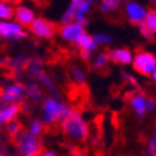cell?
<instances>
[{
  "label": "cell",
  "mask_w": 156,
  "mask_h": 156,
  "mask_svg": "<svg viewBox=\"0 0 156 156\" xmlns=\"http://www.w3.org/2000/svg\"><path fill=\"white\" fill-rule=\"evenodd\" d=\"M74 111L69 105L61 103L58 99L48 98L46 102H43L42 112H41V121L46 126H52V124L61 123L66 117L71 114Z\"/></svg>",
  "instance_id": "1"
},
{
  "label": "cell",
  "mask_w": 156,
  "mask_h": 156,
  "mask_svg": "<svg viewBox=\"0 0 156 156\" xmlns=\"http://www.w3.org/2000/svg\"><path fill=\"white\" fill-rule=\"evenodd\" d=\"M64 133L74 141H84L89 135L88 124L83 119L80 112L73 111L71 114L61 122Z\"/></svg>",
  "instance_id": "2"
},
{
  "label": "cell",
  "mask_w": 156,
  "mask_h": 156,
  "mask_svg": "<svg viewBox=\"0 0 156 156\" xmlns=\"http://www.w3.org/2000/svg\"><path fill=\"white\" fill-rule=\"evenodd\" d=\"M14 145L17 156H40L42 154V145L40 140L27 131H22L14 138Z\"/></svg>",
  "instance_id": "3"
},
{
  "label": "cell",
  "mask_w": 156,
  "mask_h": 156,
  "mask_svg": "<svg viewBox=\"0 0 156 156\" xmlns=\"http://www.w3.org/2000/svg\"><path fill=\"white\" fill-rule=\"evenodd\" d=\"M133 69L140 74L150 76L156 70V57L150 52H138L133 60Z\"/></svg>",
  "instance_id": "4"
},
{
  "label": "cell",
  "mask_w": 156,
  "mask_h": 156,
  "mask_svg": "<svg viewBox=\"0 0 156 156\" xmlns=\"http://www.w3.org/2000/svg\"><path fill=\"white\" fill-rule=\"evenodd\" d=\"M24 91L26 85L17 83L9 85L2 91V102L4 104H23L24 102Z\"/></svg>",
  "instance_id": "5"
},
{
  "label": "cell",
  "mask_w": 156,
  "mask_h": 156,
  "mask_svg": "<svg viewBox=\"0 0 156 156\" xmlns=\"http://www.w3.org/2000/svg\"><path fill=\"white\" fill-rule=\"evenodd\" d=\"M56 28L57 26L52 22H48L43 18H38L34 19V22L32 23L30 26V30L38 37H42V38H51L55 32H56Z\"/></svg>",
  "instance_id": "6"
},
{
  "label": "cell",
  "mask_w": 156,
  "mask_h": 156,
  "mask_svg": "<svg viewBox=\"0 0 156 156\" xmlns=\"http://www.w3.org/2000/svg\"><path fill=\"white\" fill-rule=\"evenodd\" d=\"M0 33L2 37L5 38H14V40H20V38H26L27 33L23 32V29L18 24H13V23H2L0 24Z\"/></svg>",
  "instance_id": "7"
},
{
  "label": "cell",
  "mask_w": 156,
  "mask_h": 156,
  "mask_svg": "<svg viewBox=\"0 0 156 156\" xmlns=\"http://www.w3.org/2000/svg\"><path fill=\"white\" fill-rule=\"evenodd\" d=\"M58 30H60L61 36L64 37L66 41H69V42L77 41L81 37V34L84 33L83 32V26H80L79 23H76V24H67V26H64V27H60Z\"/></svg>",
  "instance_id": "8"
},
{
  "label": "cell",
  "mask_w": 156,
  "mask_h": 156,
  "mask_svg": "<svg viewBox=\"0 0 156 156\" xmlns=\"http://www.w3.org/2000/svg\"><path fill=\"white\" fill-rule=\"evenodd\" d=\"M126 12L129 15L131 24H133V26H136V24L140 26L146 17L144 8L141 5L136 4V3H128L127 6H126Z\"/></svg>",
  "instance_id": "9"
},
{
  "label": "cell",
  "mask_w": 156,
  "mask_h": 156,
  "mask_svg": "<svg viewBox=\"0 0 156 156\" xmlns=\"http://www.w3.org/2000/svg\"><path fill=\"white\" fill-rule=\"evenodd\" d=\"M22 109V104H8L0 111V123H9L14 121V118L18 115Z\"/></svg>",
  "instance_id": "10"
},
{
  "label": "cell",
  "mask_w": 156,
  "mask_h": 156,
  "mask_svg": "<svg viewBox=\"0 0 156 156\" xmlns=\"http://www.w3.org/2000/svg\"><path fill=\"white\" fill-rule=\"evenodd\" d=\"M15 18H17V20L20 24L26 26V27H30L32 23L34 22V14L30 9H28V8L19 6L15 9Z\"/></svg>",
  "instance_id": "11"
},
{
  "label": "cell",
  "mask_w": 156,
  "mask_h": 156,
  "mask_svg": "<svg viewBox=\"0 0 156 156\" xmlns=\"http://www.w3.org/2000/svg\"><path fill=\"white\" fill-rule=\"evenodd\" d=\"M108 58L115 62V64H129L132 61V55L128 50H113L109 51Z\"/></svg>",
  "instance_id": "12"
},
{
  "label": "cell",
  "mask_w": 156,
  "mask_h": 156,
  "mask_svg": "<svg viewBox=\"0 0 156 156\" xmlns=\"http://www.w3.org/2000/svg\"><path fill=\"white\" fill-rule=\"evenodd\" d=\"M129 102H131L132 108H133V111L136 112V114L138 117H142L146 113V111H147L146 98L142 94H131Z\"/></svg>",
  "instance_id": "13"
},
{
  "label": "cell",
  "mask_w": 156,
  "mask_h": 156,
  "mask_svg": "<svg viewBox=\"0 0 156 156\" xmlns=\"http://www.w3.org/2000/svg\"><path fill=\"white\" fill-rule=\"evenodd\" d=\"M26 93L34 103L41 102V100L43 99V90L34 83L26 84Z\"/></svg>",
  "instance_id": "14"
},
{
  "label": "cell",
  "mask_w": 156,
  "mask_h": 156,
  "mask_svg": "<svg viewBox=\"0 0 156 156\" xmlns=\"http://www.w3.org/2000/svg\"><path fill=\"white\" fill-rule=\"evenodd\" d=\"M76 42H77V46H79L80 48H88V50L91 51V50H94L97 47V42L94 40V37H91L87 33H83L81 37Z\"/></svg>",
  "instance_id": "15"
},
{
  "label": "cell",
  "mask_w": 156,
  "mask_h": 156,
  "mask_svg": "<svg viewBox=\"0 0 156 156\" xmlns=\"http://www.w3.org/2000/svg\"><path fill=\"white\" fill-rule=\"evenodd\" d=\"M81 3L80 2H73V4L69 6L67 12L65 13V15L62 17V24H69L71 20H74V18H76V13H77V9H79V5Z\"/></svg>",
  "instance_id": "16"
},
{
  "label": "cell",
  "mask_w": 156,
  "mask_h": 156,
  "mask_svg": "<svg viewBox=\"0 0 156 156\" xmlns=\"http://www.w3.org/2000/svg\"><path fill=\"white\" fill-rule=\"evenodd\" d=\"M22 132V124L18 121H12L9 123H6V133L10 137L15 138Z\"/></svg>",
  "instance_id": "17"
},
{
  "label": "cell",
  "mask_w": 156,
  "mask_h": 156,
  "mask_svg": "<svg viewBox=\"0 0 156 156\" xmlns=\"http://www.w3.org/2000/svg\"><path fill=\"white\" fill-rule=\"evenodd\" d=\"M122 0H103L102 2V12L103 13H111L115 10L121 5Z\"/></svg>",
  "instance_id": "18"
},
{
  "label": "cell",
  "mask_w": 156,
  "mask_h": 156,
  "mask_svg": "<svg viewBox=\"0 0 156 156\" xmlns=\"http://www.w3.org/2000/svg\"><path fill=\"white\" fill-rule=\"evenodd\" d=\"M146 23L149 26L152 32H156V9H150L146 15Z\"/></svg>",
  "instance_id": "19"
},
{
  "label": "cell",
  "mask_w": 156,
  "mask_h": 156,
  "mask_svg": "<svg viewBox=\"0 0 156 156\" xmlns=\"http://www.w3.org/2000/svg\"><path fill=\"white\" fill-rule=\"evenodd\" d=\"M43 131V122L42 121H33L30 123V127H29V132L34 136H40Z\"/></svg>",
  "instance_id": "20"
},
{
  "label": "cell",
  "mask_w": 156,
  "mask_h": 156,
  "mask_svg": "<svg viewBox=\"0 0 156 156\" xmlns=\"http://www.w3.org/2000/svg\"><path fill=\"white\" fill-rule=\"evenodd\" d=\"M140 32H141V34L146 38V40H152V38H154L152 29L149 26H147L146 22H142L141 24H140Z\"/></svg>",
  "instance_id": "21"
},
{
  "label": "cell",
  "mask_w": 156,
  "mask_h": 156,
  "mask_svg": "<svg viewBox=\"0 0 156 156\" xmlns=\"http://www.w3.org/2000/svg\"><path fill=\"white\" fill-rule=\"evenodd\" d=\"M71 74H73V77H74V80L76 83H79V84H84L85 83V75L77 66H74L71 69Z\"/></svg>",
  "instance_id": "22"
},
{
  "label": "cell",
  "mask_w": 156,
  "mask_h": 156,
  "mask_svg": "<svg viewBox=\"0 0 156 156\" xmlns=\"http://www.w3.org/2000/svg\"><path fill=\"white\" fill-rule=\"evenodd\" d=\"M0 17H2L3 19H10L13 18V9L10 6L5 5L4 3L0 5Z\"/></svg>",
  "instance_id": "23"
},
{
  "label": "cell",
  "mask_w": 156,
  "mask_h": 156,
  "mask_svg": "<svg viewBox=\"0 0 156 156\" xmlns=\"http://www.w3.org/2000/svg\"><path fill=\"white\" fill-rule=\"evenodd\" d=\"M146 155L147 156H156V136H154L149 141V146H147Z\"/></svg>",
  "instance_id": "24"
},
{
  "label": "cell",
  "mask_w": 156,
  "mask_h": 156,
  "mask_svg": "<svg viewBox=\"0 0 156 156\" xmlns=\"http://www.w3.org/2000/svg\"><path fill=\"white\" fill-rule=\"evenodd\" d=\"M91 3H93V0H85V2H83V3L79 5V9H77V13H76V14L84 15V14L87 13V12H89Z\"/></svg>",
  "instance_id": "25"
},
{
  "label": "cell",
  "mask_w": 156,
  "mask_h": 156,
  "mask_svg": "<svg viewBox=\"0 0 156 156\" xmlns=\"http://www.w3.org/2000/svg\"><path fill=\"white\" fill-rule=\"evenodd\" d=\"M107 60H108V55H99L95 60V67L97 69H104V66L107 65Z\"/></svg>",
  "instance_id": "26"
},
{
  "label": "cell",
  "mask_w": 156,
  "mask_h": 156,
  "mask_svg": "<svg viewBox=\"0 0 156 156\" xmlns=\"http://www.w3.org/2000/svg\"><path fill=\"white\" fill-rule=\"evenodd\" d=\"M95 42H100V43H107L112 41V37L109 34H95L94 36Z\"/></svg>",
  "instance_id": "27"
},
{
  "label": "cell",
  "mask_w": 156,
  "mask_h": 156,
  "mask_svg": "<svg viewBox=\"0 0 156 156\" xmlns=\"http://www.w3.org/2000/svg\"><path fill=\"white\" fill-rule=\"evenodd\" d=\"M80 56H81L83 60L88 61L89 57H90V50H88V48H80Z\"/></svg>",
  "instance_id": "28"
},
{
  "label": "cell",
  "mask_w": 156,
  "mask_h": 156,
  "mask_svg": "<svg viewBox=\"0 0 156 156\" xmlns=\"http://www.w3.org/2000/svg\"><path fill=\"white\" fill-rule=\"evenodd\" d=\"M123 75V77H124V79H126V80H128V83H131V84H133V85H136V87H138V84H137V80L135 79V77L133 76H131L129 74H122Z\"/></svg>",
  "instance_id": "29"
},
{
  "label": "cell",
  "mask_w": 156,
  "mask_h": 156,
  "mask_svg": "<svg viewBox=\"0 0 156 156\" xmlns=\"http://www.w3.org/2000/svg\"><path fill=\"white\" fill-rule=\"evenodd\" d=\"M146 107H147V111H149V112H152L154 109H155V103H154V100L150 99V98H146Z\"/></svg>",
  "instance_id": "30"
},
{
  "label": "cell",
  "mask_w": 156,
  "mask_h": 156,
  "mask_svg": "<svg viewBox=\"0 0 156 156\" xmlns=\"http://www.w3.org/2000/svg\"><path fill=\"white\" fill-rule=\"evenodd\" d=\"M32 2L36 3L38 6L43 8V6H47V5H48V2H50V0H32Z\"/></svg>",
  "instance_id": "31"
},
{
  "label": "cell",
  "mask_w": 156,
  "mask_h": 156,
  "mask_svg": "<svg viewBox=\"0 0 156 156\" xmlns=\"http://www.w3.org/2000/svg\"><path fill=\"white\" fill-rule=\"evenodd\" d=\"M2 2L5 4V3H9V4H19L20 2H23V0H2Z\"/></svg>",
  "instance_id": "32"
},
{
  "label": "cell",
  "mask_w": 156,
  "mask_h": 156,
  "mask_svg": "<svg viewBox=\"0 0 156 156\" xmlns=\"http://www.w3.org/2000/svg\"><path fill=\"white\" fill-rule=\"evenodd\" d=\"M40 156H56V154H55L53 151H44V152H42Z\"/></svg>",
  "instance_id": "33"
},
{
  "label": "cell",
  "mask_w": 156,
  "mask_h": 156,
  "mask_svg": "<svg viewBox=\"0 0 156 156\" xmlns=\"http://www.w3.org/2000/svg\"><path fill=\"white\" fill-rule=\"evenodd\" d=\"M71 156H85V155H84L83 152H80V151H75V152H74Z\"/></svg>",
  "instance_id": "34"
},
{
  "label": "cell",
  "mask_w": 156,
  "mask_h": 156,
  "mask_svg": "<svg viewBox=\"0 0 156 156\" xmlns=\"http://www.w3.org/2000/svg\"><path fill=\"white\" fill-rule=\"evenodd\" d=\"M154 80L156 81V70H155V71H154Z\"/></svg>",
  "instance_id": "35"
},
{
  "label": "cell",
  "mask_w": 156,
  "mask_h": 156,
  "mask_svg": "<svg viewBox=\"0 0 156 156\" xmlns=\"http://www.w3.org/2000/svg\"><path fill=\"white\" fill-rule=\"evenodd\" d=\"M73 2H80V3H83V2H85V0H73Z\"/></svg>",
  "instance_id": "36"
},
{
  "label": "cell",
  "mask_w": 156,
  "mask_h": 156,
  "mask_svg": "<svg viewBox=\"0 0 156 156\" xmlns=\"http://www.w3.org/2000/svg\"><path fill=\"white\" fill-rule=\"evenodd\" d=\"M154 2H155V3H156V0H154Z\"/></svg>",
  "instance_id": "37"
}]
</instances>
